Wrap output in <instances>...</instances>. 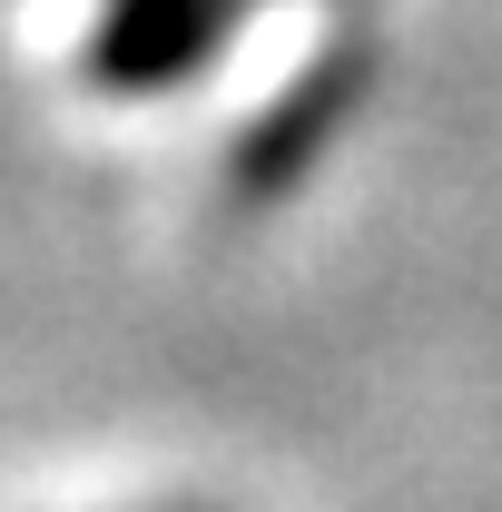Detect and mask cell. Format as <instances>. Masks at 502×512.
<instances>
[{"label": "cell", "mask_w": 502, "mask_h": 512, "mask_svg": "<svg viewBox=\"0 0 502 512\" xmlns=\"http://www.w3.org/2000/svg\"><path fill=\"white\" fill-rule=\"evenodd\" d=\"M256 0H99L89 20V69L109 89H168L207 69V50L247 20Z\"/></svg>", "instance_id": "cell-1"}, {"label": "cell", "mask_w": 502, "mask_h": 512, "mask_svg": "<svg viewBox=\"0 0 502 512\" xmlns=\"http://www.w3.org/2000/svg\"><path fill=\"white\" fill-rule=\"evenodd\" d=\"M168 512H207V503H168Z\"/></svg>", "instance_id": "cell-2"}]
</instances>
